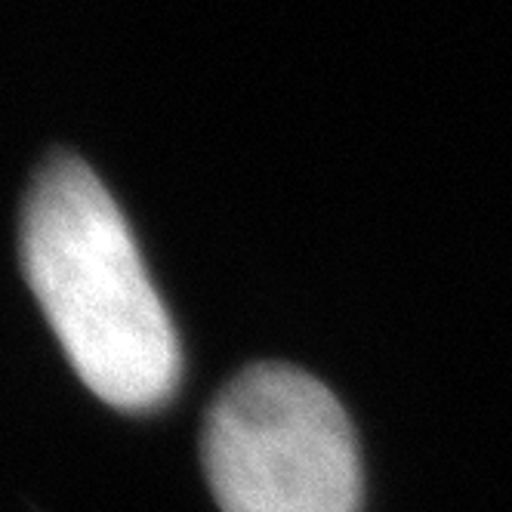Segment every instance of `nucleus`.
Masks as SVG:
<instances>
[{
	"label": "nucleus",
	"mask_w": 512,
	"mask_h": 512,
	"mask_svg": "<svg viewBox=\"0 0 512 512\" xmlns=\"http://www.w3.org/2000/svg\"><path fill=\"white\" fill-rule=\"evenodd\" d=\"M22 266L84 386L121 411L173 395L179 340L130 226L78 158H53L25 198Z\"/></svg>",
	"instance_id": "obj_1"
},
{
	"label": "nucleus",
	"mask_w": 512,
	"mask_h": 512,
	"mask_svg": "<svg viewBox=\"0 0 512 512\" xmlns=\"http://www.w3.org/2000/svg\"><path fill=\"white\" fill-rule=\"evenodd\" d=\"M223 512H358L361 460L334 392L290 364H253L213 398L201 432Z\"/></svg>",
	"instance_id": "obj_2"
}]
</instances>
